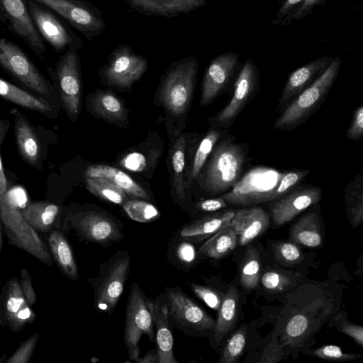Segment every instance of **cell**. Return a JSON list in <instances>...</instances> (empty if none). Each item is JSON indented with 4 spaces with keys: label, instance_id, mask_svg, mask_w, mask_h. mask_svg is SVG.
<instances>
[{
    "label": "cell",
    "instance_id": "6f0895ef",
    "mask_svg": "<svg viewBox=\"0 0 363 363\" xmlns=\"http://www.w3.org/2000/svg\"><path fill=\"white\" fill-rule=\"evenodd\" d=\"M179 258L187 263L192 262L196 257V252L194 246L188 242L182 243L177 250Z\"/></svg>",
    "mask_w": 363,
    "mask_h": 363
},
{
    "label": "cell",
    "instance_id": "f546056e",
    "mask_svg": "<svg viewBox=\"0 0 363 363\" xmlns=\"http://www.w3.org/2000/svg\"><path fill=\"white\" fill-rule=\"evenodd\" d=\"M321 220L315 212H310L299 218L289 231V240L299 245L318 247L323 242Z\"/></svg>",
    "mask_w": 363,
    "mask_h": 363
},
{
    "label": "cell",
    "instance_id": "4316f807",
    "mask_svg": "<svg viewBox=\"0 0 363 363\" xmlns=\"http://www.w3.org/2000/svg\"><path fill=\"white\" fill-rule=\"evenodd\" d=\"M85 177L104 179L130 197L145 200L150 199L149 194L145 189L126 173L113 167L104 164L89 166L85 171Z\"/></svg>",
    "mask_w": 363,
    "mask_h": 363
},
{
    "label": "cell",
    "instance_id": "cb8c5ba5",
    "mask_svg": "<svg viewBox=\"0 0 363 363\" xmlns=\"http://www.w3.org/2000/svg\"><path fill=\"white\" fill-rule=\"evenodd\" d=\"M153 323L156 327L158 363H177L174 354V340L169 325V310L166 303L147 301Z\"/></svg>",
    "mask_w": 363,
    "mask_h": 363
},
{
    "label": "cell",
    "instance_id": "4fadbf2b",
    "mask_svg": "<svg viewBox=\"0 0 363 363\" xmlns=\"http://www.w3.org/2000/svg\"><path fill=\"white\" fill-rule=\"evenodd\" d=\"M324 301L317 298L290 314L279 333L283 345L299 347L308 340L323 318Z\"/></svg>",
    "mask_w": 363,
    "mask_h": 363
},
{
    "label": "cell",
    "instance_id": "836d02e7",
    "mask_svg": "<svg viewBox=\"0 0 363 363\" xmlns=\"http://www.w3.org/2000/svg\"><path fill=\"white\" fill-rule=\"evenodd\" d=\"M91 106L96 114L109 121H122L126 116L123 104L112 93L97 91L91 100Z\"/></svg>",
    "mask_w": 363,
    "mask_h": 363
},
{
    "label": "cell",
    "instance_id": "f6af8a7d",
    "mask_svg": "<svg viewBox=\"0 0 363 363\" xmlns=\"http://www.w3.org/2000/svg\"><path fill=\"white\" fill-rule=\"evenodd\" d=\"M39 339L38 333L33 334L21 342L15 352L6 359V363H28L34 353Z\"/></svg>",
    "mask_w": 363,
    "mask_h": 363
},
{
    "label": "cell",
    "instance_id": "7c38bea8",
    "mask_svg": "<svg viewBox=\"0 0 363 363\" xmlns=\"http://www.w3.org/2000/svg\"><path fill=\"white\" fill-rule=\"evenodd\" d=\"M62 227L65 231L73 230L82 238L98 243L116 241L121 237L114 221L96 212H69Z\"/></svg>",
    "mask_w": 363,
    "mask_h": 363
},
{
    "label": "cell",
    "instance_id": "e575fe53",
    "mask_svg": "<svg viewBox=\"0 0 363 363\" xmlns=\"http://www.w3.org/2000/svg\"><path fill=\"white\" fill-rule=\"evenodd\" d=\"M308 174L309 171L307 170L291 171L284 174L279 179V184L270 191L259 195L254 204L274 201L282 197L303 181Z\"/></svg>",
    "mask_w": 363,
    "mask_h": 363
},
{
    "label": "cell",
    "instance_id": "9f6ffc18",
    "mask_svg": "<svg viewBox=\"0 0 363 363\" xmlns=\"http://www.w3.org/2000/svg\"><path fill=\"white\" fill-rule=\"evenodd\" d=\"M227 202L222 198L204 200L196 204V207L204 212H213L225 208Z\"/></svg>",
    "mask_w": 363,
    "mask_h": 363
},
{
    "label": "cell",
    "instance_id": "277c9868",
    "mask_svg": "<svg viewBox=\"0 0 363 363\" xmlns=\"http://www.w3.org/2000/svg\"><path fill=\"white\" fill-rule=\"evenodd\" d=\"M21 210L9 194L0 201V218L9 243L52 267V258L47 244L23 218Z\"/></svg>",
    "mask_w": 363,
    "mask_h": 363
},
{
    "label": "cell",
    "instance_id": "d590c367",
    "mask_svg": "<svg viewBox=\"0 0 363 363\" xmlns=\"http://www.w3.org/2000/svg\"><path fill=\"white\" fill-rule=\"evenodd\" d=\"M261 276V264L258 251L255 247H248L240 268V282L247 290L256 289Z\"/></svg>",
    "mask_w": 363,
    "mask_h": 363
},
{
    "label": "cell",
    "instance_id": "f907efd6",
    "mask_svg": "<svg viewBox=\"0 0 363 363\" xmlns=\"http://www.w3.org/2000/svg\"><path fill=\"white\" fill-rule=\"evenodd\" d=\"M346 136L353 140H359L363 136V106H358L353 114L352 120L347 130Z\"/></svg>",
    "mask_w": 363,
    "mask_h": 363
},
{
    "label": "cell",
    "instance_id": "ee69618b",
    "mask_svg": "<svg viewBox=\"0 0 363 363\" xmlns=\"http://www.w3.org/2000/svg\"><path fill=\"white\" fill-rule=\"evenodd\" d=\"M316 357L333 362H343L361 358L358 354L345 353L340 347L335 345H325L312 351Z\"/></svg>",
    "mask_w": 363,
    "mask_h": 363
},
{
    "label": "cell",
    "instance_id": "7dc6e473",
    "mask_svg": "<svg viewBox=\"0 0 363 363\" xmlns=\"http://www.w3.org/2000/svg\"><path fill=\"white\" fill-rule=\"evenodd\" d=\"M191 288L193 292L209 308L217 311H218L222 302L223 296L218 291L194 283L191 284Z\"/></svg>",
    "mask_w": 363,
    "mask_h": 363
},
{
    "label": "cell",
    "instance_id": "816d5d0a",
    "mask_svg": "<svg viewBox=\"0 0 363 363\" xmlns=\"http://www.w3.org/2000/svg\"><path fill=\"white\" fill-rule=\"evenodd\" d=\"M19 283L26 301L32 307L35 303L37 297L31 276L27 269H21Z\"/></svg>",
    "mask_w": 363,
    "mask_h": 363
},
{
    "label": "cell",
    "instance_id": "83f0119b",
    "mask_svg": "<svg viewBox=\"0 0 363 363\" xmlns=\"http://www.w3.org/2000/svg\"><path fill=\"white\" fill-rule=\"evenodd\" d=\"M235 214L233 210L218 212L184 226L180 236L189 242H199L228 225Z\"/></svg>",
    "mask_w": 363,
    "mask_h": 363
},
{
    "label": "cell",
    "instance_id": "db71d44e",
    "mask_svg": "<svg viewBox=\"0 0 363 363\" xmlns=\"http://www.w3.org/2000/svg\"><path fill=\"white\" fill-rule=\"evenodd\" d=\"M325 2L326 0H304L294 15V20H300L311 14L315 7L324 6Z\"/></svg>",
    "mask_w": 363,
    "mask_h": 363
},
{
    "label": "cell",
    "instance_id": "c3c4849f",
    "mask_svg": "<svg viewBox=\"0 0 363 363\" xmlns=\"http://www.w3.org/2000/svg\"><path fill=\"white\" fill-rule=\"evenodd\" d=\"M303 1L285 0L271 24L272 26L289 24L294 20V15Z\"/></svg>",
    "mask_w": 363,
    "mask_h": 363
},
{
    "label": "cell",
    "instance_id": "ab89813d",
    "mask_svg": "<svg viewBox=\"0 0 363 363\" xmlns=\"http://www.w3.org/2000/svg\"><path fill=\"white\" fill-rule=\"evenodd\" d=\"M220 136V132L211 130L200 142L193 160L191 179H196Z\"/></svg>",
    "mask_w": 363,
    "mask_h": 363
},
{
    "label": "cell",
    "instance_id": "681fc988",
    "mask_svg": "<svg viewBox=\"0 0 363 363\" xmlns=\"http://www.w3.org/2000/svg\"><path fill=\"white\" fill-rule=\"evenodd\" d=\"M276 333L269 343L265 347L258 363H277L284 358V345L277 339Z\"/></svg>",
    "mask_w": 363,
    "mask_h": 363
},
{
    "label": "cell",
    "instance_id": "9a60e30c",
    "mask_svg": "<svg viewBox=\"0 0 363 363\" xmlns=\"http://www.w3.org/2000/svg\"><path fill=\"white\" fill-rule=\"evenodd\" d=\"M240 55L228 52L217 55L206 67L202 81L200 105L213 102L223 91L237 69Z\"/></svg>",
    "mask_w": 363,
    "mask_h": 363
},
{
    "label": "cell",
    "instance_id": "30bf717a",
    "mask_svg": "<svg viewBox=\"0 0 363 363\" xmlns=\"http://www.w3.org/2000/svg\"><path fill=\"white\" fill-rule=\"evenodd\" d=\"M55 73L65 112L72 121L79 114L82 96L81 62L78 50L69 48L55 64Z\"/></svg>",
    "mask_w": 363,
    "mask_h": 363
},
{
    "label": "cell",
    "instance_id": "60d3db41",
    "mask_svg": "<svg viewBox=\"0 0 363 363\" xmlns=\"http://www.w3.org/2000/svg\"><path fill=\"white\" fill-rule=\"evenodd\" d=\"M260 277L262 286L266 290L274 293L284 291L296 281V277L294 275L279 269L266 271Z\"/></svg>",
    "mask_w": 363,
    "mask_h": 363
},
{
    "label": "cell",
    "instance_id": "8d00e7d4",
    "mask_svg": "<svg viewBox=\"0 0 363 363\" xmlns=\"http://www.w3.org/2000/svg\"><path fill=\"white\" fill-rule=\"evenodd\" d=\"M85 182L91 194L104 201L122 205L127 200L121 189L104 179L86 177Z\"/></svg>",
    "mask_w": 363,
    "mask_h": 363
},
{
    "label": "cell",
    "instance_id": "3957f363",
    "mask_svg": "<svg viewBox=\"0 0 363 363\" xmlns=\"http://www.w3.org/2000/svg\"><path fill=\"white\" fill-rule=\"evenodd\" d=\"M198 70L197 58L190 56L172 62L162 77L159 98L172 115L179 116L189 108Z\"/></svg>",
    "mask_w": 363,
    "mask_h": 363
},
{
    "label": "cell",
    "instance_id": "91938a15",
    "mask_svg": "<svg viewBox=\"0 0 363 363\" xmlns=\"http://www.w3.org/2000/svg\"><path fill=\"white\" fill-rule=\"evenodd\" d=\"M3 233H4V231H3V225H2V223H1V218H0V252H1V248Z\"/></svg>",
    "mask_w": 363,
    "mask_h": 363
},
{
    "label": "cell",
    "instance_id": "5bb4252c",
    "mask_svg": "<svg viewBox=\"0 0 363 363\" xmlns=\"http://www.w3.org/2000/svg\"><path fill=\"white\" fill-rule=\"evenodd\" d=\"M104 273L96 294V307L111 313L123 293L130 267V257L126 252L116 255Z\"/></svg>",
    "mask_w": 363,
    "mask_h": 363
},
{
    "label": "cell",
    "instance_id": "8992f818",
    "mask_svg": "<svg viewBox=\"0 0 363 363\" xmlns=\"http://www.w3.org/2000/svg\"><path fill=\"white\" fill-rule=\"evenodd\" d=\"M62 18L93 42L106 29V23L101 11L86 0H34Z\"/></svg>",
    "mask_w": 363,
    "mask_h": 363
},
{
    "label": "cell",
    "instance_id": "44dd1931",
    "mask_svg": "<svg viewBox=\"0 0 363 363\" xmlns=\"http://www.w3.org/2000/svg\"><path fill=\"white\" fill-rule=\"evenodd\" d=\"M131 9L149 16L175 18L191 13L207 4V0H121Z\"/></svg>",
    "mask_w": 363,
    "mask_h": 363
},
{
    "label": "cell",
    "instance_id": "f35d334b",
    "mask_svg": "<svg viewBox=\"0 0 363 363\" xmlns=\"http://www.w3.org/2000/svg\"><path fill=\"white\" fill-rule=\"evenodd\" d=\"M123 208L132 220L140 223L152 222L160 216L158 209L152 203L139 199L126 200Z\"/></svg>",
    "mask_w": 363,
    "mask_h": 363
},
{
    "label": "cell",
    "instance_id": "7bdbcfd3",
    "mask_svg": "<svg viewBox=\"0 0 363 363\" xmlns=\"http://www.w3.org/2000/svg\"><path fill=\"white\" fill-rule=\"evenodd\" d=\"M276 259L281 264L292 265L300 262L303 252L299 245L291 241H278L274 245Z\"/></svg>",
    "mask_w": 363,
    "mask_h": 363
},
{
    "label": "cell",
    "instance_id": "11a10c76",
    "mask_svg": "<svg viewBox=\"0 0 363 363\" xmlns=\"http://www.w3.org/2000/svg\"><path fill=\"white\" fill-rule=\"evenodd\" d=\"M122 163L127 169L138 172L145 167V160L141 154L134 152L127 155Z\"/></svg>",
    "mask_w": 363,
    "mask_h": 363
},
{
    "label": "cell",
    "instance_id": "9c48e42d",
    "mask_svg": "<svg viewBox=\"0 0 363 363\" xmlns=\"http://www.w3.org/2000/svg\"><path fill=\"white\" fill-rule=\"evenodd\" d=\"M153 320L147 300L136 283L130 288L126 306L125 342L129 358L135 362L139 358L138 342L143 335L154 340Z\"/></svg>",
    "mask_w": 363,
    "mask_h": 363
},
{
    "label": "cell",
    "instance_id": "f1b7e54d",
    "mask_svg": "<svg viewBox=\"0 0 363 363\" xmlns=\"http://www.w3.org/2000/svg\"><path fill=\"white\" fill-rule=\"evenodd\" d=\"M47 235V246L52 260L67 278L77 279V266L72 248L62 230L54 229Z\"/></svg>",
    "mask_w": 363,
    "mask_h": 363
},
{
    "label": "cell",
    "instance_id": "d6986e66",
    "mask_svg": "<svg viewBox=\"0 0 363 363\" xmlns=\"http://www.w3.org/2000/svg\"><path fill=\"white\" fill-rule=\"evenodd\" d=\"M167 298L169 313L179 323L198 330L213 329V318L180 289H171Z\"/></svg>",
    "mask_w": 363,
    "mask_h": 363
},
{
    "label": "cell",
    "instance_id": "484cf974",
    "mask_svg": "<svg viewBox=\"0 0 363 363\" xmlns=\"http://www.w3.org/2000/svg\"><path fill=\"white\" fill-rule=\"evenodd\" d=\"M0 97L21 107L38 112L49 118L57 113L50 101L33 95L0 77Z\"/></svg>",
    "mask_w": 363,
    "mask_h": 363
},
{
    "label": "cell",
    "instance_id": "5b68a950",
    "mask_svg": "<svg viewBox=\"0 0 363 363\" xmlns=\"http://www.w3.org/2000/svg\"><path fill=\"white\" fill-rule=\"evenodd\" d=\"M0 67L15 80L50 101L55 93L51 83L16 43L0 38Z\"/></svg>",
    "mask_w": 363,
    "mask_h": 363
},
{
    "label": "cell",
    "instance_id": "74e56055",
    "mask_svg": "<svg viewBox=\"0 0 363 363\" xmlns=\"http://www.w3.org/2000/svg\"><path fill=\"white\" fill-rule=\"evenodd\" d=\"M186 139L184 136L179 137L174 142L172 154V165L173 169V184L178 196L184 200L185 189L184 182V169L185 164Z\"/></svg>",
    "mask_w": 363,
    "mask_h": 363
},
{
    "label": "cell",
    "instance_id": "7a4b0ae2",
    "mask_svg": "<svg viewBox=\"0 0 363 363\" xmlns=\"http://www.w3.org/2000/svg\"><path fill=\"white\" fill-rule=\"evenodd\" d=\"M341 65V58L334 57L320 77L286 106L275 121L274 128L289 130L306 121L323 102L339 74Z\"/></svg>",
    "mask_w": 363,
    "mask_h": 363
},
{
    "label": "cell",
    "instance_id": "d6a6232c",
    "mask_svg": "<svg viewBox=\"0 0 363 363\" xmlns=\"http://www.w3.org/2000/svg\"><path fill=\"white\" fill-rule=\"evenodd\" d=\"M345 192L347 215L351 227L356 228L363 223V178L362 172L347 184Z\"/></svg>",
    "mask_w": 363,
    "mask_h": 363
},
{
    "label": "cell",
    "instance_id": "ba28073f",
    "mask_svg": "<svg viewBox=\"0 0 363 363\" xmlns=\"http://www.w3.org/2000/svg\"><path fill=\"white\" fill-rule=\"evenodd\" d=\"M34 24L43 38L56 52L83 48L81 38L71 26L55 12L34 0H25Z\"/></svg>",
    "mask_w": 363,
    "mask_h": 363
},
{
    "label": "cell",
    "instance_id": "680465c9",
    "mask_svg": "<svg viewBox=\"0 0 363 363\" xmlns=\"http://www.w3.org/2000/svg\"><path fill=\"white\" fill-rule=\"evenodd\" d=\"M137 363H158V357L156 350L149 351L144 357L138 358Z\"/></svg>",
    "mask_w": 363,
    "mask_h": 363
},
{
    "label": "cell",
    "instance_id": "7402d4cb",
    "mask_svg": "<svg viewBox=\"0 0 363 363\" xmlns=\"http://www.w3.org/2000/svg\"><path fill=\"white\" fill-rule=\"evenodd\" d=\"M235 231L238 244L245 246L264 233L269 225V216L261 207L239 209L230 222Z\"/></svg>",
    "mask_w": 363,
    "mask_h": 363
},
{
    "label": "cell",
    "instance_id": "ac0fdd59",
    "mask_svg": "<svg viewBox=\"0 0 363 363\" xmlns=\"http://www.w3.org/2000/svg\"><path fill=\"white\" fill-rule=\"evenodd\" d=\"M321 195L320 188L307 186L296 189L274 201L270 206L274 224L279 227L289 223L311 206L318 203Z\"/></svg>",
    "mask_w": 363,
    "mask_h": 363
},
{
    "label": "cell",
    "instance_id": "bcb514c9",
    "mask_svg": "<svg viewBox=\"0 0 363 363\" xmlns=\"http://www.w3.org/2000/svg\"><path fill=\"white\" fill-rule=\"evenodd\" d=\"M333 323L340 331L352 338L360 347H363L362 325L350 322L340 313L335 317Z\"/></svg>",
    "mask_w": 363,
    "mask_h": 363
},
{
    "label": "cell",
    "instance_id": "4dcf8cb0",
    "mask_svg": "<svg viewBox=\"0 0 363 363\" xmlns=\"http://www.w3.org/2000/svg\"><path fill=\"white\" fill-rule=\"evenodd\" d=\"M239 294L235 286H230L223 296L218 314L213 327L215 340L219 343L230 333L238 318Z\"/></svg>",
    "mask_w": 363,
    "mask_h": 363
},
{
    "label": "cell",
    "instance_id": "b9f144b4",
    "mask_svg": "<svg viewBox=\"0 0 363 363\" xmlns=\"http://www.w3.org/2000/svg\"><path fill=\"white\" fill-rule=\"evenodd\" d=\"M246 329L242 327L238 330L228 340L219 363H234L240 357L246 342Z\"/></svg>",
    "mask_w": 363,
    "mask_h": 363
},
{
    "label": "cell",
    "instance_id": "e0dca14e",
    "mask_svg": "<svg viewBox=\"0 0 363 363\" xmlns=\"http://www.w3.org/2000/svg\"><path fill=\"white\" fill-rule=\"evenodd\" d=\"M258 82L257 66L251 59H247L238 74L233 97L218 114L216 121L221 125H231L254 94Z\"/></svg>",
    "mask_w": 363,
    "mask_h": 363
},
{
    "label": "cell",
    "instance_id": "ffe728a7",
    "mask_svg": "<svg viewBox=\"0 0 363 363\" xmlns=\"http://www.w3.org/2000/svg\"><path fill=\"white\" fill-rule=\"evenodd\" d=\"M14 118V135L22 160L33 168L41 169L42 148L33 125L16 108L10 110Z\"/></svg>",
    "mask_w": 363,
    "mask_h": 363
},
{
    "label": "cell",
    "instance_id": "6da1fadb",
    "mask_svg": "<svg viewBox=\"0 0 363 363\" xmlns=\"http://www.w3.org/2000/svg\"><path fill=\"white\" fill-rule=\"evenodd\" d=\"M207 164L199 174V184L207 192L217 194L233 188L240 179L246 161L244 147L232 139L213 148Z\"/></svg>",
    "mask_w": 363,
    "mask_h": 363
},
{
    "label": "cell",
    "instance_id": "52a82bcc",
    "mask_svg": "<svg viewBox=\"0 0 363 363\" xmlns=\"http://www.w3.org/2000/svg\"><path fill=\"white\" fill-rule=\"evenodd\" d=\"M147 67L146 57L137 54L130 45L120 44L108 55L99 74L105 84L127 89L141 78Z\"/></svg>",
    "mask_w": 363,
    "mask_h": 363
},
{
    "label": "cell",
    "instance_id": "1f68e13d",
    "mask_svg": "<svg viewBox=\"0 0 363 363\" xmlns=\"http://www.w3.org/2000/svg\"><path fill=\"white\" fill-rule=\"evenodd\" d=\"M237 235L230 225L220 229L199 249V253L213 259H220L235 250Z\"/></svg>",
    "mask_w": 363,
    "mask_h": 363
},
{
    "label": "cell",
    "instance_id": "603a6c76",
    "mask_svg": "<svg viewBox=\"0 0 363 363\" xmlns=\"http://www.w3.org/2000/svg\"><path fill=\"white\" fill-rule=\"evenodd\" d=\"M333 58L322 56L292 72L284 86L279 106H283L308 87L326 69Z\"/></svg>",
    "mask_w": 363,
    "mask_h": 363
},
{
    "label": "cell",
    "instance_id": "d4e9b609",
    "mask_svg": "<svg viewBox=\"0 0 363 363\" xmlns=\"http://www.w3.org/2000/svg\"><path fill=\"white\" fill-rule=\"evenodd\" d=\"M21 211L23 218L38 233L48 234L61 227V208L54 203L46 201L28 202Z\"/></svg>",
    "mask_w": 363,
    "mask_h": 363
},
{
    "label": "cell",
    "instance_id": "2e32d148",
    "mask_svg": "<svg viewBox=\"0 0 363 363\" xmlns=\"http://www.w3.org/2000/svg\"><path fill=\"white\" fill-rule=\"evenodd\" d=\"M0 6L10 21L13 32L44 62L45 45L34 24L25 0H0Z\"/></svg>",
    "mask_w": 363,
    "mask_h": 363
},
{
    "label": "cell",
    "instance_id": "f5cc1de1",
    "mask_svg": "<svg viewBox=\"0 0 363 363\" xmlns=\"http://www.w3.org/2000/svg\"><path fill=\"white\" fill-rule=\"evenodd\" d=\"M10 122L8 120L0 119V149L1 144L9 129ZM8 194L6 178L0 155V201L4 200Z\"/></svg>",
    "mask_w": 363,
    "mask_h": 363
},
{
    "label": "cell",
    "instance_id": "8fae6325",
    "mask_svg": "<svg viewBox=\"0 0 363 363\" xmlns=\"http://www.w3.org/2000/svg\"><path fill=\"white\" fill-rule=\"evenodd\" d=\"M35 318L34 311L23 296L19 279L10 277L0 294V324L13 332H19Z\"/></svg>",
    "mask_w": 363,
    "mask_h": 363
}]
</instances>
